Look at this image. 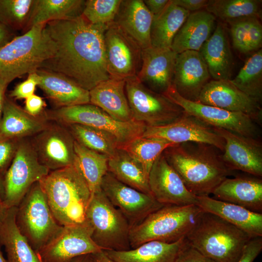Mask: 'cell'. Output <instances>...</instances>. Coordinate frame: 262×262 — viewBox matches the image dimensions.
Here are the masks:
<instances>
[{
    "label": "cell",
    "instance_id": "obj_1",
    "mask_svg": "<svg viewBox=\"0 0 262 262\" xmlns=\"http://www.w3.org/2000/svg\"><path fill=\"white\" fill-rule=\"evenodd\" d=\"M108 27L92 24L82 15L47 23L55 51L40 68L62 74L89 91L110 78L104 44Z\"/></svg>",
    "mask_w": 262,
    "mask_h": 262
},
{
    "label": "cell",
    "instance_id": "obj_2",
    "mask_svg": "<svg viewBox=\"0 0 262 262\" xmlns=\"http://www.w3.org/2000/svg\"><path fill=\"white\" fill-rule=\"evenodd\" d=\"M219 151L210 145L186 142L166 148L163 154L191 193L209 196L232 171Z\"/></svg>",
    "mask_w": 262,
    "mask_h": 262
},
{
    "label": "cell",
    "instance_id": "obj_3",
    "mask_svg": "<svg viewBox=\"0 0 262 262\" xmlns=\"http://www.w3.org/2000/svg\"><path fill=\"white\" fill-rule=\"evenodd\" d=\"M39 182L59 224L67 226L85 221L91 193L74 164L50 171Z\"/></svg>",
    "mask_w": 262,
    "mask_h": 262
},
{
    "label": "cell",
    "instance_id": "obj_4",
    "mask_svg": "<svg viewBox=\"0 0 262 262\" xmlns=\"http://www.w3.org/2000/svg\"><path fill=\"white\" fill-rule=\"evenodd\" d=\"M46 25H35L0 47V77L11 82L35 72L53 56L55 46Z\"/></svg>",
    "mask_w": 262,
    "mask_h": 262
},
{
    "label": "cell",
    "instance_id": "obj_5",
    "mask_svg": "<svg viewBox=\"0 0 262 262\" xmlns=\"http://www.w3.org/2000/svg\"><path fill=\"white\" fill-rule=\"evenodd\" d=\"M185 237L192 246L216 262H236L251 239L233 225L205 212Z\"/></svg>",
    "mask_w": 262,
    "mask_h": 262
},
{
    "label": "cell",
    "instance_id": "obj_6",
    "mask_svg": "<svg viewBox=\"0 0 262 262\" xmlns=\"http://www.w3.org/2000/svg\"><path fill=\"white\" fill-rule=\"evenodd\" d=\"M204 212L195 204L164 205L131 228V247L136 248L150 241L177 242L186 237Z\"/></svg>",
    "mask_w": 262,
    "mask_h": 262
},
{
    "label": "cell",
    "instance_id": "obj_7",
    "mask_svg": "<svg viewBox=\"0 0 262 262\" xmlns=\"http://www.w3.org/2000/svg\"><path fill=\"white\" fill-rule=\"evenodd\" d=\"M16 223L37 253L62 229L47 202L40 182L35 183L16 207Z\"/></svg>",
    "mask_w": 262,
    "mask_h": 262
},
{
    "label": "cell",
    "instance_id": "obj_8",
    "mask_svg": "<svg viewBox=\"0 0 262 262\" xmlns=\"http://www.w3.org/2000/svg\"><path fill=\"white\" fill-rule=\"evenodd\" d=\"M85 221L91 228L92 240L101 249L126 251L131 249L130 224L101 189L92 195Z\"/></svg>",
    "mask_w": 262,
    "mask_h": 262
},
{
    "label": "cell",
    "instance_id": "obj_9",
    "mask_svg": "<svg viewBox=\"0 0 262 262\" xmlns=\"http://www.w3.org/2000/svg\"><path fill=\"white\" fill-rule=\"evenodd\" d=\"M47 119L64 126L77 124L93 127L112 136L119 148L141 136L147 126L132 120L122 122L90 103L45 110Z\"/></svg>",
    "mask_w": 262,
    "mask_h": 262
},
{
    "label": "cell",
    "instance_id": "obj_10",
    "mask_svg": "<svg viewBox=\"0 0 262 262\" xmlns=\"http://www.w3.org/2000/svg\"><path fill=\"white\" fill-rule=\"evenodd\" d=\"M49 170L39 161L30 138L19 140L15 157L3 176L6 209L17 207L31 187Z\"/></svg>",
    "mask_w": 262,
    "mask_h": 262
},
{
    "label": "cell",
    "instance_id": "obj_11",
    "mask_svg": "<svg viewBox=\"0 0 262 262\" xmlns=\"http://www.w3.org/2000/svg\"><path fill=\"white\" fill-rule=\"evenodd\" d=\"M125 90L133 119L147 126L164 125L185 114L180 107L146 86L137 77L126 81Z\"/></svg>",
    "mask_w": 262,
    "mask_h": 262
},
{
    "label": "cell",
    "instance_id": "obj_12",
    "mask_svg": "<svg viewBox=\"0 0 262 262\" xmlns=\"http://www.w3.org/2000/svg\"><path fill=\"white\" fill-rule=\"evenodd\" d=\"M163 94L180 107L185 114L212 127L222 128L247 137L256 138L257 136L256 122L249 115L187 100L178 93L173 85Z\"/></svg>",
    "mask_w": 262,
    "mask_h": 262
},
{
    "label": "cell",
    "instance_id": "obj_13",
    "mask_svg": "<svg viewBox=\"0 0 262 262\" xmlns=\"http://www.w3.org/2000/svg\"><path fill=\"white\" fill-rule=\"evenodd\" d=\"M106 68L109 77L127 81L137 77L142 49L115 22L104 33Z\"/></svg>",
    "mask_w": 262,
    "mask_h": 262
},
{
    "label": "cell",
    "instance_id": "obj_14",
    "mask_svg": "<svg viewBox=\"0 0 262 262\" xmlns=\"http://www.w3.org/2000/svg\"><path fill=\"white\" fill-rule=\"evenodd\" d=\"M92 230L85 221L63 226L61 231L37 254L41 262H73L77 258L102 250L91 238Z\"/></svg>",
    "mask_w": 262,
    "mask_h": 262
},
{
    "label": "cell",
    "instance_id": "obj_15",
    "mask_svg": "<svg viewBox=\"0 0 262 262\" xmlns=\"http://www.w3.org/2000/svg\"><path fill=\"white\" fill-rule=\"evenodd\" d=\"M30 139L40 162L49 171L74 164L75 139L66 126L50 121Z\"/></svg>",
    "mask_w": 262,
    "mask_h": 262
},
{
    "label": "cell",
    "instance_id": "obj_16",
    "mask_svg": "<svg viewBox=\"0 0 262 262\" xmlns=\"http://www.w3.org/2000/svg\"><path fill=\"white\" fill-rule=\"evenodd\" d=\"M101 189L112 204L121 211L131 228L164 206L151 195L123 183L109 172L103 178Z\"/></svg>",
    "mask_w": 262,
    "mask_h": 262
},
{
    "label": "cell",
    "instance_id": "obj_17",
    "mask_svg": "<svg viewBox=\"0 0 262 262\" xmlns=\"http://www.w3.org/2000/svg\"><path fill=\"white\" fill-rule=\"evenodd\" d=\"M141 136L161 139L176 144L203 143L213 146L222 152L225 144L223 138L213 127L185 113L170 123L157 127L147 126Z\"/></svg>",
    "mask_w": 262,
    "mask_h": 262
},
{
    "label": "cell",
    "instance_id": "obj_18",
    "mask_svg": "<svg viewBox=\"0 0 262 262\" xmlns=\"http://www.w3.org/2000/svg\"><path fill=\"white\" fill-rule=\"evenodd\" d=\"M148 182L151 195L163 205H197V196L186 188L163 153L154 162L148 175Z\"/></svg>",
    "mask_w": 262,
    "mask_h": 262
},
{
    "label": "cell",
    "instance_id": "obj_19",
    "mask_svg": "<svg viewBox=\"0 0 262 262\" xmlns=\"http://www.w3.org/2000/svg\"><path fill=\"white\" fill-rule=\"evenodd\" d=\"M224 140L222 160L231 171L240 170L256 177L262 176V145L256 138L213 127Z\"/></svg>",
    "mask_w": 262,
    "mask_h": 262
},
{
    "label": "cell",
    "instance_id": "obj_20",
    "mask_svg": "<svg viewBox=\"0 0 262 262\" xmlns=\"http://www.w3.org/2000/svg\"><path fill=\"white\" fill-rule=\"evenodd\" d=\"M197 101L227 111L246 114L260 121L262 108L257 100L233 85L229 80L210 81L201 90Z\"/></svg>",
    "mask_w": 262,
    "mask_h": 262
},
{
    "label": "cell",
    "instance_id": "obj_21",
    "mask_svg": "<svg viewBox=\"0 0 262 262\" xmlns=\"http://www.w3.org/2000/svg\"><path fill=\"white\" fill-rule=\"evenodd\" d=\"M210 77L207 65L199 51L186 50L177 54L173 85L183 98L197 101Z\"/></svg>",
    "mask_w": 262,
    "mask_h": 262
},
{
    "label": "cell",
    "instance_id": "obj_22",
    "mask_svg": "<svg viewBox=\"0 0 262 262\" xmlns=\"http://www.w3.org/2000/svg\"><path fill=\"white\" fill-rule=\"evenodd\" d=\"M177 54L171 49L151 46L142 49L141 66L137 78L150 89L163 94L173 85Z\"/></svg>",
    "mask_w": 262,
    "mask_h": 262
},
{
    "label": "cell",
    "instance_id": "obj_23",
    "mask_svg": "<svg viewBox=\"0 0 262 262\" xmlns=\"http://www.w3.org/2000/svg\"><path fill=\"white\" fill-rule=\"evenodd\" d=\"M38 86L56 108L90 103L89 91L65 75L53 71L39 68Z\"/></svg>",
    "mask_w": 262,
    "mask_h": 262
},
{
    "label": "cell",
    "instance_id": "obj_24",
    "mask_svg": "<svg viewBox=\"0 0 262 262\" xmlns=\"http://www.w3.org/2000/svg\"><path fill=\"white\" fill-rule=\"evenodd\" d=\"M214 198L262 212V180L256 177L226 178L213 190Z\"/></svg>",
    "mask_w": 262,
    "mask_h": 262
},
{
    "label": "cell",
    "instance_id": "obj_25",
    "mask_svg": "<svg viewBox=\"0 0 262 262\" xmlns=\"http://www.w3.org/2000/svg\"><path fill=\"white\" fill-rule=\"evenodd\" d=\"M197 205L246 233L251 238L262 236V213L209 196H197Z\"/></svg>",
    "mask_w": 262,
    "mask_h": 262
},
{
    "label": "cell",
    "instance_id": "obj_26",
    "mask_svg": "<svg viewBox=\"0 0 262 262\" xmlns=\"http://www.w3.org/2000/svg\"><path fill=\"white\" fill-rule=\"evenodd\" d=\"M49 122L45 111L39 116H32L6 97L0 124V137L17 140L31 138L46 128Z\"/></svg>",
    "mask_w": 262,
    "mask_h": 262
},
{
    "label": "cell",
    "instance_id": "obj_27",
    "mask_svg": "<svg viewBox=\"0 0 262 262\" xmlns=\"http://www.w3.org/2000/svg\"><path fill=\"white\" fill-rule=\"evenodd\" d=\"M152 19L143 0H122L114 22L143 49L151 47Z\"/></svg>",
    "mask_w": 262,
    "mask_h": 262
},
{
    "label": "cell",
    "instance_id": "obj_28",
    "mask_svg": "<svg viewBox=\"0 0 262 262\" xmlns=\"http://www.w3.org/2000/svg\"><path fill=\"white\" fill-rule=\"evenodd\" d=\"M199 52L213 80H230L233 59L226 30L222 23H218Z\"/></svg>",
    "mask_w": 262,
    "mask_h": 262
},
{
    "label": "cell",
    "instance_id": "obj_29",
    "mask_svg": "<svg viewBox=\"0 0 262 262\" xmlns=\"http://www.w3.org/2000/svg\"><path fill=\"white\" fill-rule=\"evenodd\" d=\"M126 81L109 78L89 91L90 103L122 122L133 120L125 90Z\"/></svg>",
    "mask_w": 262,
    "mask_h": 262
},
{
    "label": "cell",
    "instance_id": "obj_30",
    "mask_svg": "<svg viewBox=\"0 0 262 262\" xmlns=\"http://www.w3.org/2000/svg\"><path fill=\"white\" fill-rule=\"evenodd\" d=\"M215 22V17L205 9L190 13L175 36L171 49L177 54L199 51L210 37Z\"/></svg>",
    "mask_w": 262,
    "mask_h": 262
},
{
    "label": "cell",
    "instance_id": "obj_31",
    "mask_svg": "<svg viewBox=\"0 0 262 262\" xmlns=\"http://www.w3.org/2000/svg\"><path fill=\"white\" fill-rule=\"evenodd\" d=\"M186 241L185 237L170 243L150 241L128 250H103L115 262H175Z\"/></svg>",
    "mask_w": 262,
    "mask_h": 262
},
{
    "label": "cell",
    "instance_id": "obj_32",
    "mask_svg": "<svg viewBox=\"0 0 262 262\" xmlns=\"http://www.w3.org/2000/svg\"><path fill=\"white\" fill-rule=\"evenodd\" d=\"M16 207L7 209L0 230V245L6 253L8 262H40L37 253L21 233L16 223Z\"/></svg>",
    "mask_w": 262,
    "mask_h": 262
},
{
    "label": "cell",
    "instance_id": "obj_33",
    "mask_svg": "<svg viewBox=\"0 0 262 262\" xmlns=\"http://www.w3.org/2000/svg\"><path fill=\"white\" fill-rule=\"evenodd\" d=\"M190 13L169 0L161 13L153 16L150 30L151 46L161 49H171L175 36Z\"/></svg>",
    "mask_w": 262,
    "mask_h": 262
},
{
    "label": "cell",
    "instance_id": "obj_34",
    "mask_svg": "<svg viewBox=\"0 0 262 262\" xmlns=\"http://www.w3.org/2000/svg\"><path fill=\"white\" fill-rule=\"evenodd\" d=\"M108 172L123 183L142 193L151 195L148 176L141 165L121 148L108 158Z\"/></svg>",
    "mask_w": 262,
    "mask_h": 262
},
{
    "label": "cell",
    "instance_id": "obj_35",
    "mask_svg": "<svg viewBox=\"0 0 262 262\" xmlns=\"http://www.w3.org/2000/svg\"><path fill=\"white\" fill-rule=\"evenodd\" d=\"M85 2L84 0H36L27 31L36 25L80 16Z\"/></svg>",
    "mask_w": 262,
    "mask_h": 262
},
{
    "label": "cell",
    "instance_id": "obj_36",
    "mask_svg": "<svg viewBox=\"0 0 262 262\" xmlns=\"http://www.w3.org/2000/svg\"><path fill=\"white\" fill-rule=\"evenodd\" d=\"M74 164L87 184L91 196L101 189L103 178L108 172V157L91 150L75 140Z\"/></svg>",
    "mask_w": 262,
    "mask_h": 262
},
{
    "label": "cell",
    "instance_id": "obj_37",
    "mask_svg": "<svg viewBox=\"0 0 262 262\" xmlns=\"http://www.w3.org/2000/svg\"><path fill=\"white\" fill-rule=\"evenodd\" d=\"M260 0H210L204 8L224 21L229 22L234 19L261 16Z\"/></svg>",
    "mask_w": 262,
    "mask_h": 262
},
{
    "label": "cell",
    "instance_id": "obj_38",
    "mask_svg": "<svg viewBox=\"0 0 262 262\" xmlns=\"http://www.w3.org/2000/svg\"><path fill=\"white\" fill-rule=\"evenodd\" d=\"M176 145L161 139L140 136L129 142L121 149L141 165L148 177L150 169L158 157L166 148Z\"/></svg>",
    "mask_w": 262,
    "mask_h": 262
},
{
    "label": "cell",
    "instance_id": "obj_39",
    "mask_svg": "<svg viewBox=\"0 0 262 262\" xmlns=\"http://www.w3.org/2000/svg\"><path fill=\"white\" fill-rule=\"evenodd\" d=\"M65 126L77 142L108 157L119 148L118 144L112 136L98 129L77 124Z\"/></svg>",
    "mask_w": 262,
    "mask_h": 262
},
{
    "label": "cell",
    "instance_id": "obj_40",
    "mask_svg": "<svg viewBox=\"0 0 262 262\" xmlns=\"http://www.w3.org/2000/svg\"><path fill=\"white\" fill-rule=\"evenodd\" d=\"M230 82L260 103L262 97V49L254 53Z\"/></svg>",
    "mask_w": 262,
    "mask_h": 262
},
{
    "label": "cell",
    "instance_id": "obj_41",
    "mask_svg": "<svg viewBox=\"0 0 262 262\" xmlns=\"http://www.w3.org/2000/svg\"><path fill=\"white\" fill-rule=\"evenodd\" d=\"M36 0H0V23L11 30L26 32Z\"/></svg>",
    "mask_w": 262,
    "mask_h": 262
},
{
    "label": "cell",
    "instance_id": "obj_42",
    "mask_svg": "<svg viewBox=\"0 0 262 262\" xmlns=\"http://www.w3.org/2000/svg\"><path fill=\"white\" fill-rule=\"evenodd\" d=\"M122 0H87L82 16L94 25L108 26L113 23Z\"/></svg>",
    "mask_w": 262,
    "mask_h": 262
},
{
    "label": "cell",
    "instance_id": "obj_43",
    "mask_svg": "<svg viewBox=\"0 0 262 262\" xmlns=\"http://www.w3.org/2000/svg\"><path fill=\"white\" fill-rule=\"evenodd\" d=\"M251 17L233 20L228 22L233 47L242 53L249 52L247 43V30Z\"/></svg>",
    "mask_w": 262,
    "mask_h": 262
},
{
    "label": "cell",
    "instance_id": "obj_44",
    "mask_svg": "<svg viewBox=\"0 0 262 262\" xmlns=\"http://www.w3.org/2000/svg\"><path fill=\"white\" fill-rule=\"evenodd\" d=\"M19 140L0 137V174L3 177L15 157Z\"/></svg>",
    "mask_w": 262,
    "mask_h": 262
},
{
    "label": "cell",
    "instance_id": "obj_45",
    "mask_svg": "<svg viewBox=\"0 0 262 262\" xmlns=\"http://www.w3.org/2000/svg\"><path fill=\"white\" fill-rule=\"evenodd\" d=\"M39 76L35 72L28 74L27 78L17 84L10 92L9 97L15 99H26L34 94L39 82Z\"/></svg>",
    "mask_w": 262,
    "mask_h": 262
},
{
    "label": "cell",
    "instance_id": "obj_46",
    "mask_svg": "<svg viewBox=\"0 0 262 262\" xmlns=\"http://www.w3.org/2000/svg\"><path fill=\"white\" fill-rule=\"evenodd\" d=\"M247 38L249 52L256 50L261 48L262 26L259 18L257 17H250Z\"/></svg>",
    "mask_w": 262,
    "mask_h": 262
},
{
    "label": "cell",
    "instance_id": "obj_47",
    "mask_svg": "<svg viewBox=\"0 0 262 262\" xmlns=\"http://www.w3.org/2000/svg\"><path fill=\"white\" fill-rule=\"evenodd\" d=\"M186 238V237H185ZM175 262H216L205 256L189 244L187 239Z\"/></svg>",
    "mask_w": 262,
    "mask_h": 262
},
{
    "label": "cell",
    "instance_id": "obj_48",
    "mask_svg": "<svg viewBox=\"0 0 262 262\" xmlns=\"http://www.w3.org/2000/svg\"><path fill=\"white\" fill-rule=\"evenodd\" d=\"M262 250V237L251 238L245 245L240 257L236 262H253Z\"/></svg>",
    "mask_w": 262,
    "mask_h": 262
},
{
    "label": "cell",
    "instance_id": "obj_49",
    "mask_svg": "<svg viewBox=\"0 0 262 262\" xmlns=\"http://www.w3.org/2000/svg\"><path fill=\"white\" fill-rule=\"evenodd\" d=\"M46 105L42 98L33 94L26 99L24 109L29 115L37 116L44 113Z\"/></svg>",
    "mask_w": 262,
    "mask_h": 262
},
{
    "label": "cell",
    "instance_id": "obj_50",
    "mask_svg": "<svg viewBox=\"0 0 262 262\" xmlns=\"http://www.w3.org/2000/svg\"><path fill=\"white\" fill-rule=\"evenodd\" d=\"M175 5L189 11L196 12L205 8L207 0H172Z\"/></svg>",
    "mask_w": 262,
    "mask_h": 262
},
{
    "label": "cell",
    "instance_id": "obj_51",
    "mask_svg": "<svg viewBox=\"0 0 262 262\" xmlns=\"http://www.w3.org/2000/svg\"><path fill=\"white\" fill-rule=\"evenodd\" d=\"M143 1L152 16H155L164 10L169 0H144Z\"/></svg>",
    "mask_w": 262,
    "mask_h": 262
},
{
    "label": "cell",
    "instance_id": "obj_52",
    "mask_svg": "<svg viewBox=\"0 0 262 262\" xmlns=\"http://www.w3.org/2000/svg\"><path fill=\"white\" fill-rule=\"evenodd\" d=\"M10 82L8 80L0 77V124L6 98L5 92L7 87Z\"/></svg>",
    "mask_w": 262,
    "mask_h": 262
},
{
    "label": "cell",
    "instance_id": "obj_53",
    "mask_svg": "<svg viewBox=\"0 0 262 262\" xmlns=\"http://www.w3.org/2000/svg\"><path fill=\"white\" fill-rule=\"evenodd\" d=\"M14 37L13 31L0 23V47Z\"/></svg>",
    "mask_w": 262,
    "mask_h": 262
},
{
    "label": "cell",
    "instance_id": "obj_54",
    "mask_svg": "<svg viewBox=\"0 0 262 262\" xmlns=\"http://www.w3.org/2000/svg\"><path fill=\"white\" fill-rule=\"evenodd\" d=\"M89 257V262H115L107 256L103 250L90 254Z\"/></svg>",
    "mask_w": 262,
    "mask_h": 262
},
{
    "label": "cell",
    "instance_id": "obj_55",
    "mask_svg": "<svg viewBox=\"0 0 262 262\" xmlns=\"http://www.w3.org/2000/svg\"><path fill=\"white\" fill-rule=\"evenodd\" d=\"M4 195L5 190L3 177L0 174V204L3 205Z\"/></svg>",
    "mask_w": 262,
    "mask_h": 262
},
{
    "label": "cell",
    "instance_id": "obj_56",
    "mask_svg": "<svg viewBox=\"0 0 262 262\" xmlns=\"http://www.w3.org/2000/svg\"><path fill=\"white\" fill-rule=\"evenodd\" d=\"M7 209L5 208L3 205L0 204V230L5 219Z\"/></svg>",
    "mask_w": 262,
    "mask_h": 262
},
{
    "label": "cell",
    "instance_id": "obj_57",
    "mask_svg": "<svg viewBox=\"0 0 262 262\" xmlns=\"http://www.w3.org/2000/svg\"><path fill=\"white\" fill-rule=\"evenodd\" d=\"M89 254L80 256L75 259L73 262H89Z\"/></svg>",
    "mask_w": 262,
    "mask_h": 262
},
{
    "label": "cell",
    "instance_id": "obj_58",
    "mask_svg": "<svg viewBox=\"0 0 262 262\" xmlns=\"http://www.w3.org/2000/svg\"><path fill=\"white\" fill-rule=\"evenodd\" d=\"M0 262H8L4 258L2 253L0 250Z\"/></svg>",
    "mask_w": 262,
    "mask_h": 262
}]
</instances>
